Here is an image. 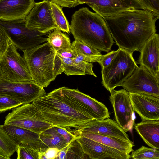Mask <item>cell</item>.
<instances>
[{
  "label": "cell",
  "instance_id": "obj_1",
  "mask_svg": "<svg viewBox=\"0 0 159 159\" xmlns=\"http://www.w3.org/2000/svg\"><path fill=\"white\" fill-rule=\"evenodd\" d=\"M159 18L148 10L133 9L104 19L118 47L133 53L156 33Z\"/></svg>",
  "mask_w": 159,
  "mask_h": 159
},
{
  "label": "cell",
  "instance_id": "obj_2",
  "mask_svg": "<svg viewBox=\"0 0 159 159\" xmlns=\"http://www.w3.org/2000/svg\"><path fill=\"white\" fill-rule=\"evenodd\" d=\"M70 31L75 40L100 52H108L114 43L104 18L87 7L73 14Z\"/></svg>",
  "mask_w": 159,
  "mask_h": 159
},
{
  "label": "cell",
  "instance_id": "obj_3",
  "mask_svg": "<svg viewBox=\"0 0 159 159\" xmlns=\"http://www.w3.org/2000/svg\"><path fill=\"white\" fill-rule=\"evenodd\" d=\"M22 51L32 80L38 85L47 87L63 72L61 56L48 42Z\"/></svg>",
  "mask_w": 159,
  "mask_h": 159
},
{
  "label": "cell",
  "instance_id": "obj_4",
  "mask_svg": "<svg viewBox=\"0 0 159 159\" xmlns=\"http://www.w3.org/2000/svg\"><path fill=\"white\" fill-rule=\"evenodd\" d=\"M32 103L45 120L54 126L79 130L93 120L49 93Z\"/></svg>",
  "mask_w": 159,
  "mask_h": 159
},
{
  "label": "cell",
  "instance_id": "obj_5",
  "mask_svg": "<svg viewBox=\"0 0 159 159\" xmlns=\"http://www.w3.org/2000/svg\"><path fill=\"white\" fill-rule=\"evenodd\" d=\"M49 93L93 120H102L110 118L108 110L103 104L78 89L63 87Z\"/></svg>",
  "mask_w": 159,
  "mask_h": 159
},
{
  "label": "cell",
  "instance_id": "obj_6",
  "mask_svg": "<svg viewBox=\"0 0 159 159\" xmlns=\"http://www.w3.org/2000/svg\"><path fill=\"white\" fill-rule=\"evenodd\" d=\"M118 52L110 64L101 68L103 86L111 93L121 85L138 66L133 53L119 48Z\"/></svg>",
  "mask_w": 159,
  "mask_h": 159
},
{
  "label": "cell",
  "instance_id": "obj_7",
  "mask_svg": "<svg viewBox=\"0 0 159 159\" xmlns=\"http://www.w3.org/2000/svg\"><path fill=\"white\" fill-rule=\"evenodd\" d=\"M6 116L3 125H13L39 134L54 126L47 121L32 103L12 109Z\"/></svg>",
  "mask_w": 159,
  "mask_h": 159
},
{
  "label": "cell",
  "instance_id": "obj_8",
  "mask_svg": "<svg viewBox=\"0 0 159 159\" xmlns=\"http://www.w3.org/2000/svg\"><path fill=\"white\" fill-rule=\"evenodd\" d=\"M0 25L6 31L13 43L17 49L23 51L47 41L44 37L48 33H42L27 28L25 20L11 21L0 20Z\"/></svg>",
  "mask_w": 159,
  "mask_h": 159
},
{
  "label": "cell",
  "instance_id": "obj_9",
  "mask_svg": "<svg viewBox=\"0 0 159 159\" xmlns=\"http://www.w3.org/2000/svg\"><path fill=\"white\" fill-rule=\"evenodd\" d=\"M11 41L6 51L0 59L3 78L16 82H33L23 57Z\"/></svg>",
  "mask_w": 159,
  "mask_h": 159
},
{
  "label": "cell",
  "instance_id": "obj_10",
  "mask_svg": "<svg viewBox=\"0 0 159 159\" xmlns=\"http://www.w3.org/2000/svg\"><path fill=\"white\" fill-rule=\"evenodd\" d=\"M47 94L44 88L34 82H13L0 79V95L6 96L23 104L32 103Z\"/></svg>",
  "mask_w": 159,
  "mask_h": 159
},
{
  "label": "cell",
  "instance_id": "obj_11",
  "mask_svg": "<svg viewBox=\"0 0 159 159\" xmlns=\"http://www.w3.org/2000/svg\"><path fill=\"white\" fill-rule=\"evenodd\" d=\"M110 100L112 105L116 122L125 132H131L136 116L129 97V93L124 89L114 90L110 93Z\"/></svg>",
  "mask_w": 159,
  "mask_h": 159
},
{
  "label": "cell",
  "instance_id": "obj_12",
  "mask_svg": "<svg viewBox=\"0 0 159 159\" xmlns=\"http://www.w3.org/2000/svg\"><path fill=\"white\" fill-rule=\"evenodd\" d=\"M121 86L129 93L145 94L159 98V79L141 65Z\"/></svg>",
  "mask_w": 159,
  "mask_h": 159
},
{
  "label": "cell",
  "instance_id": "obj_13",
  "mask_svg": "<svg viewBox=\"0 0 159 159\" xmlns=\"http://www.w3.org/2000/svg\"><path fill=\"white\" fill-rule=\"evenodd\" d=\"M50 1L35 3L25 19L26 27L42 33H48L57 29L52 14Z\"/></svg>",
  "mask_w": 159,
  "mask_h": 159
},
{
  "label": "cell",
  "instance_id": "obj_14",
  "mask_svg": "<svg viewBox=\"0 0 159 159\" xmlns=\"http://www.w3.org/2000/svg\"><path fill=\"white\" fill-rule=\"evenodd\" d=\"M84 4L104 18L130 9L146 10L138 0H78V5Z\"/></svg>",
  "mask_w": 159,
  "mask_h": 159
},
{
  "label": "cell",
  "instance_id": "obj_15",
  "mask_svg": "<svg viewBox=\"0 0 159 159\" xmlns=\"http://www.w3.org/2000/svg\"><path fill=\"white\" fill-rule=\"evenodd\" d=\"M76 139L89 158L129 159L130 155L121 152L86 137L76 135Z\"/></svg>",
  "mask_w": 159,
  "mask_h": 159
},
{
  "label": "cell",
  "instance_id": "obj_16",
  "mask_svg": "<svg viewBox=\"0 0 159 159\" xmlns=\"http://www.w3.org/2000/svg\"><path fill=\"white\" fill-rule=\"evenodd\" d=\"M133 109L142 121L159 120V98L142 93H129Z\"/></svg>",
  "mask_w": 159,
  "mask_h": 159
},
{
  "label": "cell",
  "instance_id": "obj_17",
  "mask_svg": "<svg viewBox=\"0 0 159 159\" xmlns=\"http://www.w3.org/2000/svg\"><path fill=\"white\" fill-rule=\"evenodd\" d=\"M139 52L137 63L159 79V34L156 33L153 35L145 43Z\"/></svg>",
  "mask_w": 159,
  "mask_h": 159
},
{
  "label": "cell",
  "instance_id": "obj_18",
  "mask_svg": "<svg viewBox=\"0 0 159 159\" xmlns=\"http://www.w3.org/2000/svg\"><path fill=\"white\" fill-rule=\"evenodd\" d=\"M1 128L15 141L17 147H23L38 151L47 146L40 139L39 134L18 127L3 125Z\"/></svg>",
  "mask_w": 159,
  "mask_h": 159
},
{
  "label": "cell",
  "instance_id": "obj_19",
  "mask_svg": "<svg viewBox=\"0 0 159 159\" xmlns=\"http://www.w3.org/2000/svg\"><path fill=\"white\" fill-rule=\"evenodd\" d=\"M35 3L34 0H0V20H25Z\"/></svg>",
  "mask_w": 159,
  "mask_h": 159
},
{
  "label": "cell",
  "instance_id": "obj_20",
  "mask_svg": "<svg viewBox=\"0 0 159 159\" xmlns=\"http://www.w3.org/2000/svg\"><path fill=\"white\" fill-rule=\"evenodd\" d=\"M74 132H89L131 141L126 132L116 121L109 118L102 120H91L85 124L80 129L75 130Z\"/></svg>",
  "mask_w": 159,
  "mask_h": 159
},
{
  "label": "cell",
  "instance_id": "obj_21",
  "mask_svg": "<svg viewBox=\"0 0 159 159\" xmlns=\"http://www.w3.org/2000/svg\"><path fill=\"white\" fill-rule=\"evenodd\" d=\"M133 127L147 145L159 149V120L142 121Z\"/></svg>",
  "mask_w": 159,
  "mask_h": 159
},
{
  "label": "cell",
  "instance_id": "obj_22",
  "mask_svg": "<svg viewBox=\"0 0 159 159\" xmlns=\"http://www.w3.org/2000/svg\"><path fill=\"white\" fill-rule=\"evenodd\" d=\"M76 135H80L92 139L104 145L129 154L133 150L134 143L118 138L104 136L87 132H75Z\"/></svg>",
  "mask_w": 159,
  "mask_h": 159
},
{
  "label": "cell",
  "instance_id": "obj_23",
  "mask_svg": "<svg viewBox=\"0 0 159 159\" xmlns=\"http://www.w3.org/2000/svg\"><path fill=\"white\" fill-rule=\"evenodd\" d=\"M39 135L40 139L48 148H57L61 150L68 143L57 130L55 126L40 133Z\"/></svg>",
  "mask_w": 159,
  "mask_h": 159
},
{
  "label": "cell",
  "instance_id": "obj_24",
  "mask_svg": "<svg viewBox=\"0 0 159 159\" xmlns=\"http://www.w3.org/2000/svg\"><path fill=\"white\" fill-rule=\"evenodd\" d=\"M47 41L57 52L70 48L71 45L69 37L58 29H55L48 33Z\"/></svg>",
  "mask_w": 159,
  "mask_h": 159
},
{
  "label": "cell",
  "instance_id": "obj_25",
  "mask_svg": "<svg viewBox=\"0 0 159 159\" xmlns=\"http://www.w3.org/2000/svg\"><path fill=\"white\" fill-rule=\"evenodd\" d=\"M17 147L15 141L0 125V154L7 159H10Z\"/></svg>",
  "mask_w": 159,
  "mask_h": 159
},
{
  "label": "cell",
  "instance_id": "obj_26",
  "mask_svg": "<svg viewBox=\"0 0 159 159\" xmlns=\"http://www.w3.org/2000/svg\"><path fill=\"white\" fill-rule=\"evenodd\" d=\"M53 18L57 29L63 32H70V25L62 11V8L57 4L50 1Z\"/></svg>",
  "mask_w": 159,
  "mask_h": 159
},
{
  "label": "cell",
  "instance_id": "obj_27",
  "mask_svg": "<svg viewBox=\"0 0 159 159\" xmlns=\"http://www.w3.org/2000/svg\"><path fill=\"white\" fill-rule=\"evenodd\" d=\"M131 158L134 159H159V149L142 146L132 152Z\"/></svg>",
  "mask_w": 159,
  "mask_h": 159
},
{
  "label": "cell",
  "instance_id": "obj_28",
  "mask_svg": "<svg viewBox=\"0 0 159 159\" xmlns=\"http://www.w3.org/2000/svg\"><path fill=\"white\" fill-rule=\"evenodd\" d=\"M70 48L75 50L77 55L81 54L89 57L102 55L101 52L93 47L77 40L71 43Z\"/></svg>",
  "mask_w": 159,
  "mask_h": 159
},
{
  "label": "cell",
  "instance_id": "obj_29",
  "mask_svg": "<svg viewBox=\"0 0 159 159\" xmlns=\"http://www.w3.org/2000/svg\"><path fill=\"white\" fill-rule=\"evenodd\" d=\"M86 155L76 137L68 144L66 159H84Z\"/></svg>",
  "mask_w": 159,
  "mask_h": 159
},
{
  "label": "cell",
  "instance_id": "obj_30",
  "mask_svg": "<svg viewBox=\"0 0 159 159\" xmlns=\"http://www.w3.org/2000/svg\"><path fill=\"white\" fill-rule=\"evenodd\" d=\"M63 72L67 76L72 75H86L84 71L75 63L73 59L61 56Z\"/></svg>",
  "mask_w": 159,
  "mask_h": 159
},
{
  "label": "cell",
  "instance_id": "obj_31",
  "mask_svg": "<svg viewBox=\"0 0 159 159\" xmlns=\"http://www.w3.org/2000/svg\"><path fill=\"white\" fill-rule=\"evenodd\" d=\"M17 159H39L38 150L23 147H17Z\"/></svg>",
  "mask_w": 159,
  "mask_h": 159
},
{
  "label": "cell",
  "instance_id": "obj_32",
  "mask_svg": "<svg viewBox=\"0 0 159 159\" xmlns=\"http://www.w3.org/2000/svg\"><path fill=\"white\" fill-rule=\"evenodd\" d=\"M23 105L22 103L8 97L0 95V113Z\"/></svg>",
  "mask_w": 159,
  "mask_h": 159
},
{
  "label": "cell",
  "instance_id": "obj_33",
  "mask_svg": "<svg viewBox=\"0 0 159 159\" xmlns=\"http://www.w3.org/2000/svg\"><path fill=\"white\" fill-rule=\"evenodd\" d=\"M11 41L6 31L0 25V59L6 51Z\"/></svg>",
  "mask_w": 159,
  "mask_h": 159
},
{
  "label": "cell",
  "instance_id": "obj_34",
  "mask_svg": "<svg viewBox=\"0 0 159 159\" xmlns=\"http://www.w3.org/2000/svg\"><path fill=\"white\" fill-rule=\"evenodd\" d=\"M57 148H48L39 152V159H55L60 151Z\"/></svg>",
  "mask_w": 159,
  "mask_h": 159
},
{
  "label": "cell",
  "instance_id": "obj_35",
  "mask_svg": "<svg viewBox=\"0 0 159 159\" xmlns=\"http://www.w3.org/2000/svg\"><path fill=\"white\" fill-rule=\"evenodd\" d=\"M145 7L147 10L152 12L159 18V2L155 0H138Z\"/></svg>",
  "mask_w": 159,
  "mask_h": 159
},
{
  "label": "cell",
  "instance_id": "obj_36",
  "mask_svg": "<svg viewBox=\"0 0 159 159\" xmlns=\"http://www.w3.org/2000/svg\"><path fill=\"white\" fill-rule=\"evenodd\" d=\"M74 62L82 69L86 74L92 75L95 77L97 76L93 70V65L92 63H87L80 60L76 57L73 59Z\"/></svg>",
  "mask_w": 159,
  "mask_h": 159
},
{
  "label": "cell",
  "instance_id": "obj_37",
  "mask_svg": "<svg viewBox=\"0 0 159 159\" xmlns=\"http://www.w3.org/2000/svg\"><path fill=\"white\" fill-rule=\"evenodd\" d=\"M118 52V49L117 50H113L107 54L103 55V57L99 62L101 68H104L108 66L116 56Z\"/></svg>",
  "mask_w": 159,
  "mask_h": 159
},
{
  "label": "cell",
  "instance_id": "obj_38",
  "mask_svg": "<svg viewBox=\"0 0 159 159\" xmlns=\"http://www.w3.org/2000/svg\"><path fill=\"white\" fill-rule=\"evenodd\" d=\"M62 7H74L77 6L78 0H49Z\"/></svg>",
  "mask_w": 159,
  "mask_h": 159
},
{
  "label": "cell",
  "instance_id": "obj_39",
  "mask_svg": "<svg viewBox=\"0 0 159 159\" xmlns=\"http://www.w3.org/2000/svg\"><path fill=\"white\" fill-rule=\"evenodd\" d=\"M57 52L62 57L68 58L73 59L77 55L75 51L71 48L61 50Z\"/></svg>",
  "mask_w": 159,
  "mask_h": 159
},
{
  "label": "cell",
  "instance_id": "obj_40",
  "mask_svg": "<svg viewBox=\"0 0 159 159\" xmlns=\"http://www.w3.org/2000/svg\"><path fill=\"white\" fill-rule=\"evenodd\" d=\"M67 147L68 144L60 150L57 157L56 159H66Z\"/></svg>",
  "mask_w": 159,
  "mask_h": 159
},
{
  "label": "cell",
  "instance_id": "obj_41",
  "mask_svg": "<svg viewBox=\"0 0 159 159\" xmlns=\"http://www.w3.org/2000/svg\"><path fill=\"white\" fill-rule=\"evenodd\" d=\"M3 75L2 73V71L1 69L0 68V79L3 78Z\"/></svg>",
  "mask_w": 159,
  "mask_h": 159
},
{
  "label": "cell",
  "instance_id": "obj_42",
  "mask_svg": "<svg viewBox=\"0 0 159 159\" xmlns=\"http://www.w3.org/2000/svg\"><path fill=\"white\" fill-rule=\"evenodd\" d=\"M0 159H7V158L0 154Z\"/></svg>",
  "mask_w": 159,
  "mask_h": 159
}]
</instances>
